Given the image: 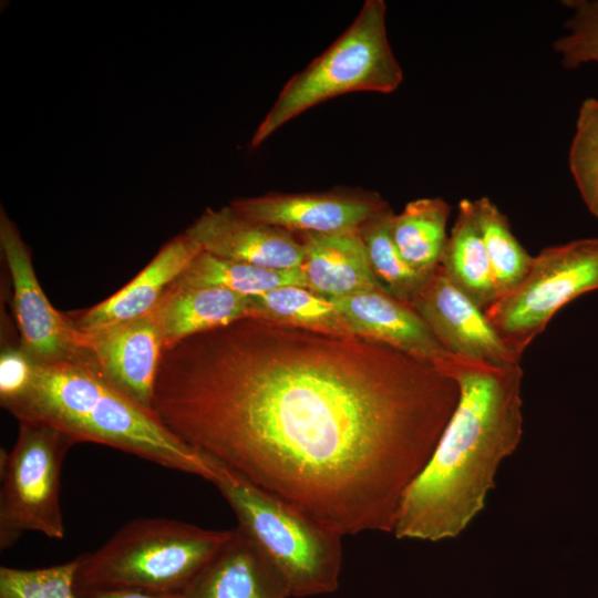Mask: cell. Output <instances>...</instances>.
<instances>
[{
	"label": "cell",
	"mask_w": 598,
	"mask_h": 598,
	"mask_svg": "<svg viewBox=\"0 0 598 598\" xmlns=\"http://www.w3.org/2000/svg\"><path fill=\"white\" fill-rule=\"evenodd\" d=\"M202 251L198 244L185 233L177 235L117 292L89 309L66 316L80 331L146 316L157 307L167 288Z\"/></svg>",
	"instance_id": "obj_14"
},
{
	"label": "cell",
	"mask_w": 598,
	"mask_h": 598,
	"mask_svg": "<svg viewBox=\"0 0 598 598\" xmlns=\"http://www.w3.org/2000/svg\"><path fill=\"white\" fill-rule=\"evenodd\" d=\"M568 165L588 210L598 218V99L581 102Z\"/></svg>",
	"instance_id": "obj_25"
},
{
	"label": "cell",
	"mask_w": 598,
	"mask_h": 598,
	"mask_svg": "<svg viewBox=\"0 0 598 598\" xmlns=\"http://www.w3.org/2000/svg\"><path fill=\"white\" fill-rule=\"evenodd\" d=\"M76 598H181V594L165 595L134 589H94L76 590Z\"/></svg>",
	"instance_id": "obj_29"
},
{
	"label": "cell",
	"mask_w": 598,
	"mask_h": 598,
	"mask_svg": "<svg viewBox=\"0 0 598 598\" xmlns=\"http://www.w3.org/2000/svg\"><path fill=\"white\" fill-rule=\"evenodd\" d=\"M598 290V237L549 246L533 257L520 282L484 310L503 343L523 352L564 306Z\"/></svg>",
	"instance_id": "obj_7"
},
{
	"label": "cell",
	"mask_w": 598,
	"mask_h": 598,
	"mask_svg": "<svg viewBox=\"0 0 598 598\" xmlns=\"http://www.w3.org/2000/svg\"><path fill=\"white\" fill-rule=\"evenodd\" d=\"M209 457L208 482L231 507L239 530L282 575L291 596L333 592L339 585L343 536Z\"/></svg>",
	"instance_id": "obj_4"
},
{
	"label": "cell",
	"mask_w": 598,
	"mask_h": 598,
	"mask_svg": "<svg viewBox=\"0 0 598 598\" xmlns=\"http://www.w3.org/2000/svg\"><path fill=\"white\" fill-rule=\"evenodd\" d=\"M34 361L20 347L6 346L0 357V399L18 392L29 381Z\"/></svg>",
	"instance_id": "obj_28"
},
{
	"label": "cell",
	"mask_w": 598,
	"mask_h": 598,
	"mask_svg": "<svg viewBox=\"0 0 598 598\" xmlns=\"http://www.w3.org/2000/svg\"><path fill=\"white\" fill-rule=\"evenodd\" d=\"M289 586L278 569L239 530L200 570L181 598H288Z\"/></svg>",
	"instance_id": "obj_15"
},
{
	"label": "cell",
	"mask_w": 598,
	"mask_h": 598,
	"mask_svg": "<svg viewBox=\"0 0 598 598\" xmlns=\"http://www.w3.org/2000/svg\"><path fill=\"white\" fill-rule=\"evenodd\" d=\"M451 206L442 198L409 202L392 216V239L406 264L423 277L440 266L447 241L446 226Z\"/></svg>",
	"instance_id": "obj_20"
},
{
	"label": "cell",
	"mask_w": 598,
	"mask_h": 598,
	"mask_svg": "<svg viewBox=\"0 0 598 598\" xmlns=\"http://www.w3.org/2000/svg\"><path fill=\"white\" fill-rule=\"evenodd\" d=\"M392 216L389 207L383 209L360 228V234L381 287L409 303L427 277L413 270L399 252L391 235Z\"/></svg>",
	"instance_id": "obj_24"
},
{
	"label": "cell",
	"mask_w": 598,
	"mask_h": 598,
	"mask_svg": "<svg viewBox=\"0 0 598 598\" xmlns=\"http://www.w3.org/2000/svg\"><path fill=\"white\" fill-rule=\"evenodd\" d=\"M178 288L219 287L254 296L269 290L299 286L307 288L301 268L278 270L228 260L202 251L172 283Z\"/></svg>",
	"instance_id": "obj_21"
},
{
	"label": "cell",
	"mask_w": 598,
	"mask_h": 598,
	"mask_svg": "<svg viewBox=\"0 0 598 598\" xmlns=\"http://www.w3.org/2000/svg\"><path fill=\"white\" fill-rule=\"evenodd\" d=\"M571 16L566 21L567 33L555 40L554 51L566 69H577L598 62V0H566Z\"/></svg>",
	"instance_id": "obj_27"
},
{
	"label": "cell",
	"mask_w": 598,
	"mask_h": 598,
	"mask_svg": "<svg viewBox=\"0 0 598 598\" xmlns=\"http://www.w3.org/2000/svg\"><path fill=\"white\" fill-rule=\"evenodd\" d=\"M185 234L219 258L278 270L303 264V247L295 234L249 219L230 205L207 208Z\"/></svg>",
	"instance_id": "obj_13"
},
{
	"label": "cell",
	"mask_w": 598,
	"mask_h": 598,
	"mask_svg": "<svg viewBox=\"0 0 598 598\" xmlns=\"http://www.w3.org/2000/svg\"><path fill=\"white\" fill-rule=\"evenodd\" d=\"M0 402L19 422L52 426L74 444L106 445L206 481L212 475L206 454L176 437L85 360L34 362L25 385Z\"/></svg>",
	"instance_id": "obj_3"
},
{
	"label": "cell",
	"mask_w": 598,
	"mask_h": 598,
	"mask_svg": "<svg viewBox=\"0 0 598 598\" xmlns=\"http://www.w3.org/2000/svg\"><path fill=\"white\" fill-rule=\"evenodd\" d=\"M230 206L240 215L292 234H333L360 229L388 208L375 193L332 190L307 194H267L239 198Z\"/></svg>",
	"instance_id": "obj_12"
},
{
	"label": "cell",
	"mask_w": 598,
	"mask_h": 598,
	"mask_svg": "<svg viewBox=\"0 0 598 598\" xmlns=\"http://www.w3.org/2000/svg\"><path fill=\"white\" fill-rule=\"evenodd\" d=\"M79 558L35 569L0 568V598H76Z\"/></svg>",
	"instance_id": "obj_26"
},
{
	"label": "cell",
	"mask_w": 598,
	"mask_h": 598,
	"mask_svg": "<svg viewBox=\"0 0 598 598\" xmlns=\"http://www.w3.org/2000/svg\"><path fill=\"white\" fill-rule=\"evenodd\" d=\"M472 210L499 298L515 288L525 277L533 256L513 234L506 215L488 197L472 200Z\"/></svg>",
	"instance_id": "obj_22"
},
{
	"label": "cell",
	"mask_w": 598,
	"mask_h": 598,
	"mask_svg": "<svg viewBox=\"0 0 598 598\" xmlns=\"http://www.w3.org/2000/svg\"><path fill=\"white\" fill-rule=\"evenodd\" d=\"M0 244L13 289L20 347L35 363L85 360L78 330L58 311L35 276L31 254L16 224L0 210Z\"/></svg>",
	"instance_id": "obj_9"
},
{
	"label": "cell",
	"mask_w": 598,
	"mask_h": 598,
	"mask_svg": "<svg viewBox=\"0 0 598 598\" xmlns=\"http://www.w3.org/2000/svg\"><path fill=\"white\" fill-rule=\"evenodd\" d=\"M307 288L329 299L383 289L377 280L360 229L299 234Z\"/></svg>",
	"instance_id": "obj_17"
},
{
	"label": "cell",
	"mask_w": 598,
	"mask_h": 598,
	"mask_svg": "<svg viewBox=\"0 0 598 598\" xmlns=\"http://www.w3.org/2000/svg\"><path fill=\"white\" fill-rule=\"evenodd\" d=\"M440 267L450 281L483 311L497 300L491 264L473 216L471 199L458 203Z\"/></svg>",
	"instance_id": "obj_19"
},
{
	"label": "cell",
	"mask_w": 598,
	"mask_h": 598,
	"mask_svg": "<svg viewBox=\"0 0 598 598\" xmlns=\"http://www.w3.org/2000/svg\"><path fill=\"white\" fill-rule=\"evenodd\" d=\"M385 17L383 0H367L348 29L283 85L250 146L258 147L286 123L332 97L359 91H395L403 71L389 43Z\"/></svg>",
	"instance_id": "obj_6"
},
{
	"label": "cell",
	"mask_w": 598,
	"mask_h": 598,
	"mask_svg": "<svg viewBox=\"0 0 598 598\" xmlns=\"http://www.w3.org/2000/svg\"><path fill=\"white\" fill-rule=\"evenodd\" d=\"M78 339L87 363L99 374L124 395L153 411L154 386L165 346L158 305L141 318L78 330Z\"/></svg>",
	"instance_id": "obj_10"
},
{
	"label": "cell",
	"mask_w": 598,
	"mask_h": 598,
	"mask_svg": "<svg viewBox=\"0 0 598 598\" xmlns=\"http://www.w3.org/2000/svg\"><path fill=\"white\" fill-rule=\"evenodd\" d=\"M249 298L251 317L352 334L333 302L308 288L285 286Z\"/></svg>",
	"instance_id": "obj_23"
},
{
	"label": "cell",
	"mask_w": 598,
	"mask_h": 598,
	"mask_svg": "<svg viewBox=\"0 0 598 598\" xmlns=\"http://www.w3.org/2000/svg\"><path fill=\"white\" fill-rule=\"evenodd\" d=\"M409 305L447 353L493 364L520 363L522 358L503 343L484 311L450 281L440 266Z\"/></svg>",
	"instance_id": "obj_11"
},
{
	"label": "cell",
	"mask_w": 598,
	"mask_h": 598,
	"mask_svg": "<svg viewBox=\"0 0 598 598\" xmlns=\"http://www.w3.org/2000/svg\"><path fill=\"white\" fill-rule=\"evenodd\" d=\"M458 399L434 363L388 343L249 317L165 347L152 409L346 536L393 533Z\"/></svg>",
	"instance_id": "obj_1"
},
{
	"label": "cell",
	"mask_w": 598,
	"mask_h": 598,
	"mask_svg": "<svg viewBox=\"0 0 598 598\" xmlns=\"http://www.w3.org/2000/svg\"><path fill=\"white\" fill-rule=\"evenodd\" d=\"M74 443L59 430L20 421L17 441L1 452L0 549L25 532L62 539L61 468Z\"/></svg>",
	"instance_id": "obj_8"
},
{
	"label": "cell",
	"mask_w": 598,
	"mask_h": 598,
	"mask_svg": "<svg viewBox=\"0 0 598 598\" xmlns=\"http://www.w3.org/2000/svg\"><path fill=\"white\" fill-rule=\"evenodd\" d=\"M331 301L352 334L379 340L432 363L446 352L414 309L384 289Z\"/></svg>",
	"instance_id": "obj_16"
},
{
	"label": "cell",
	"mask_w": 598,
	"mask_h": 598,
	"mask_svg": "<svg viewBox=\"0 0 598 598\" xmlns=\"http://www.w3.org/2000/svg\"><path fill=\"white\" fill-rule=\"evenodd\" d=\"M164 348L199 332L251 317L249 296L219 287L171 285L158 303Z\"/></svg>",
	"instance_id": "obj_18"
},
{
	"label": "cell",
	"mask_w": 598,
	"mask_h": 598,
	"mask_svg": "<svg viewBox=\"0 0 598 598\" xmlns=\"http://www.w3.org/2000/svg\"><path fill=\"white\" fill-rule=\"evenodd\" d=\"M434 364L456 382L460 399L430 461L402 496L393 528L398 539L439 542L463 533L523 436L520 363L445 352Z\"/></svg>",
	"instance_id": "obj_2"
},
{
	"label": "cell",
	"mask_w": 598,
	"mask_h": 598,
	"mask_svg": "<svg viewBox=\"0 0 598 598\" xmlns=\"http://www.w3.org/2000/svg\"><path fill=\"white\" fill-rule=\"evenodd\" d=\"M169 518H136L79 556L75 590L134 589L179 595L231 537Z\"/></svg>",
	"instance_id": "obj_5"
}]
</instances>
